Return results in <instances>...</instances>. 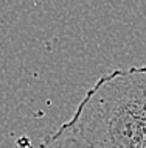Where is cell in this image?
Listing matches in <instances>:
<instances>
[{
  "label": "cell",
  "instance_id": "7a4b0ae2",
  "mask_svg": "<svg viewBox=\"0 0 146 148\" xmlns=\"http://www.w3.org/2000/svg\"><path fill=\"white\" fill-rule=\"evenodd\" d=\"M39 148H90L87 142L81 137L76 126L72 120H67L61 126L45 137V140L41 143Z\"/></svg>",
  "mask_w": 146,
  "mask_h": 148
},
{
  "label": "cell",
  "instance_id": "6da1fadb",
  "mask_svg": "<svg viewBox=\"0 0 146 148\" xmlns=\"http://www.w3.org/2000/svg\"><path fill=\"white\" fill-rule=\"evenodd\" d=\"M70 120L90 148H146V66L100 77Z\"/></svg>",
  "mask_w": 146,
  "mask_h": 148
}]
</instances>
